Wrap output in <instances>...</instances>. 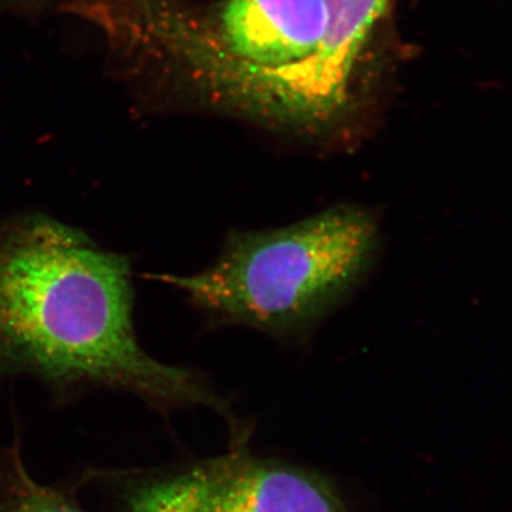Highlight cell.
<instances>
[{"label":"cell","mask_w":512,"mask_h":512,"mask_svg":"<svg viewBox=\"0 0 512 512\" xmlns=\"http://www.w3.org/2000/svg\"><path fill=\"white\" fill-rule=\"evenodd\" d=\"M134 296L126 255L39 212L0 220V389L28 376L56 403L119 390L164 416L207 407L229 436L244 429L204 373L141 348Z\"/></svg>","instance_id":"1"},{"label":"cell","mask_w":512,"mask_h":512,"mask_svg":"<svg viewBox=\"0 0 512 512\" xmlns=\"http://www.w3.org/2000/svg\"><path fill=\"white\" fill-rule=\"evenodd\" d=\"M382 245L376 208L336 204L285 227L231 229L207 268L150 278L183 292L207 328L239 326L302 346L365 284Z\"/></svg>","instance_id":"2"},{"label":"cell","mask_w":512,"mask_h":512,"mask_svg":"<svg viewBox=\"0 0 512 512\" xmlns=\"http://www.w3.org/2000/svg\"><path fill=\"white\" fill-rule=\"evenodd\" d=\"M322 39L305 59L279 67L235 62L170 26L158 36L205 80L211 100L242 119L303 140H332L345 127L349 84L389 0H325Z\"/></svg>","instance_id":"3"},{"label":"cell","mask_w":512,"mask_h":512,"mask_svg":"<svg viewBox=\"0 0 512 512\" xmlns=\"http://www.w3.org/2000/svg\"><path fill=\"white\" fill-rule=\"evenodd\" d=\"M251 437L218 456L110 477L124 512H359L316 468L255 453Z\"/></svg>","instance_id":"4"},{"label":"cell","mask_w":512,"mask_h":512,"mask_svg":"<svg viewBox=\"0 0 512 512\" xmlns=\"http://www.w3.org/2000/svg\"><path fill=\"white\" fill-rule=\"evenodd\" d=\"M185 35L215 52L256 67L298 62L316 49L328 20L325 0H229L220 16V42L208 40L183 16L163 9Z\"/></svg>","instance_id":"5"},{"label":"cell","mask_w":512,"mask_h":512,"mask_svg":"<svg viewBox=\"0 0 512 512\" xmlns=\"http://www.w3.org/2000/svg\"><path fill=\"white\" fill-rule=\"evenodd\" d=\"M0 512H87L69 490L30 474L19 440L0 451Z\"/></svg>","instance_id":"6"}]
</instances>
